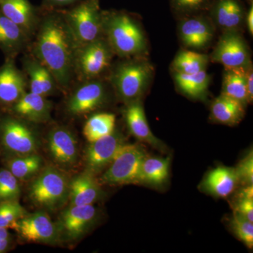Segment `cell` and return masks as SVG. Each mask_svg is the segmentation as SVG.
Segmentation results:
<instances>
[{
    "mask_svg": "<svg viewBox=\"0 0 253 253\" xmlns=\"http://www.w3.org/2000/svg\"><path fill=\"white\" fill-rule=\"evenodd\" d=\"M23 74L11 58L0 68V105L13 106L26 93Z\"/></svg>",
    "mask_w": 253,
    "mask_h": 253,
    "instance_id": "cell-16",
    "label": "cell"
},
{
    "mask_svg": "<svg viewBox=\"0 0 253 253\" xmlns=\"http://www.w3.org/2000/svg\"><path fill=\"white\" fill-rule=\"evenodd\" d=\"M33 53L54 76L57 84L67 87L74 72L78 46L63 15L49 14L39 22Z\"/></svg>",
    "mask_w": 253,
    "mask_h": 253,
    "instance_id": "cell-1",
    "label": "cell"
},
{
    "mask_svg": "<svg viewBox=\"0 0 253 253\" xmlns=\"http://www.w3.org/2000/svg\"><path fill=\"white\" fill-rule=\"evenodd\" d=\"M245 108L239 101L221 94L211 105V116L216 122L234 126L244 118Z\"/></svg>",
    "mask_w": 253,
    "mask_h": 253,
    "instance_id": "cell-25",
    "label": "cell"
},
{
    "mask_svg": "<svg viewBox=\"0 0 253 253\" xmlns=\"http://www.w3.org/2000/svg\"><path fill=\"white\" fill-rule=\"evenodd\" d=\"M210 58L224 68H247L251 66L249 46L238 31L223 32Z\"/></svg>",
    "mask_w": 253,
    "mask_h": 253,
    "instance_id": "cell-9",
    "label": "cell"
},
{
    "mask_svg": "<svg viewBox=\"0 0 253 253\" xmlns=\"http://www.w3.org/2000/svg\"><path fill=\"white\" fill-rule=\"evenodd\" d=\"M174 79L176 87L181 92L196 99L206 97L211 83V76L206 71L195 74L174 73Z\"/></svg>",
    "mask_w": 253,
    "mask_h": 253,
    "instance_id": "cell-27",
    "label": "cell"
},
{
    "mask_svg": "<svg viewBox=\"0 0 253 253\" xmlns=\"http://www.w3.org/2000/svg\"><path fill=\"white\" fill-rule=\"evenodd\" d=\"M21 195L18 179L6 168L0 169V203L17 201Z\"/></svg>",
    "mask_w": 253,
    "mask_h": 253,
    "instance_id": "cell-32",
    "label": "cell"
},
{
    "mask_svg": "<svg viewBox=\"0 0 253 253\" xmlns=\"http://www.w3.org/2000/svg\"><path fill=\"white\" fill-rule=\"evenodd\" d=\"M23 63L30 76L31 92L44 97L54 94L57 83L49 70L37 59H28Z\"/></svg>",
    "mask_w": 253,
    "mask_h": 253,
    "instance_id": "cell-24",
    "label": "cell"
},
{
    "mask_svg": "<svg viewBox=\"0 0 253 253\" xmlns=\"http://www.w3.org/2000/svg\"><path fill=\"white\" fill-rule=\"evenodd\" d=\"M0 141L12 156L34 154L38 149L36 133L18 118H6L0 122Z\"/></svg>",
    "mask_w": 253,
    "mask_h": 253,
    "instance_id": "cell-8",
    "label": "cell"
},
{
    "mask_svg": "<svg viewBox=\"0 0 253 253\" xmlns=\"http://www.w3.org/2000/svg\"><path fill=\"white\" fill-rule=\"evenodd\" d=\"M124 116L128 129L134 137L160 151L166 150L165 144L151 130L141 100L126 104Z\"/></svg>",
    "mask_w": 253,
    "mask_h": 253,
    "instance_id": "cell-17",
    "label": "cell"
},
{
    "mask_svg": "<svg viewBox=\"0 0 253 253\" xmlns=\"http://www.w3.org/2000/svg\"><path fill=\"white\" fill-rule=\"evenodd\" d=\"M230 227L236 237L250 249L253 247V222L234 212L230 221Z\"/></svg>",
    "mask_w": 253,
    "mask_h": 253,
    "instance_id": "cell-34",
    "label": "cell"
},
{
    "mask_svg": "<svg viewBox=\"0 0 253 253\" xmlns=\"http://www.w3.org/2000/svg\"><path fill=\"white\" fill-rule=\"evenodd\" d=\"M9 246V239L0 241V253H4Z\"/></svg>",
    "mask_w": 253,
    "mask_h": 253,
    "instance_id": "cell-41",
    "label": "cell"
},
{
    "mask_svg": "<svg viewBox=\"0 0 253 253\" xmlns=\"http://www.w3.org/2000/svg\"><path fill=\"white\" fill-rule=\"evenodd\" d=\"M125 144L122 134L115 130L109 135L91 141L85 154V163L89 172L96 174L109 166Z\"/></svg>",
    "mask_w": 253,
    "mask_h": 253,
    "instance_id": "cell-11",
    "label": "cell"
},
{
    "mask_svg": "<svg viewBox=\"0 0 253 253\" xmlns=\"http://www.w3.org/2000/svg\"><path fill=\"white\" fill-rule=\"evenodd\" d=\"M239 184L235 168L220 166L208 173L201 188L215 197L226 198L234 192Z\"/></svg>",
    "mask_w": 253,
    "mask_h": 253,
    "instance_id": "cell-21",
    "label": "cell"
},
{
    "mask_svg": "<svg viewBox=\"0 0 253 253\" xmlns=\"http://www.w3.org/2000/svg\"><path fill=\"white\" fill-rule=\"evenodd\" d=\"M103 33L113 52L121 57L144 54L147 49L146 37L140 26L122 12L103 14Z\"/></svg>",
    "mask_w": 253,
    "mask_h": 253,
    "instance_id": "cell-2",
    "label": "cell"
},
{
    "mask_svg": "<svg viewBox=\"0 0 253 253\" xmlns=\"http://www.w3.org/2000/svg\"><path fill=\"white\" fill-rule=\"evenodd\" d=\"M102 195V190L90 172L75 176L69 182L71 206L93 205Z\"/></svg>",
    "mask_w": 253,
    "mask_h": 253,
    "instance_id": "cell-22",
    "label": "cell"
},
{
    "mask_svg": "<svg viewBox=\"0 0 253 253\" xmlns=\"http://www.w3.org/2000/svg\"><path fill=\"white\" fill-rule=\"evenodd\" d=\"M152 65L144 59L124 61L118 65L111 76V84L119 99L130 104L141 100L154 76Z\"/></svg>",
    "mask_w": 253,
    "mask_h": 253,
    "instance_id": "cell-3",
    "label": "cell"
},
{
    "mask_svg": "<svg viewBox=\"0 0 253 253\" xmlns=\"http://www.w3.org/2000/svg\"><path fill=\"white\" fill-rule=\"evenodd\" d=\"M28 40L19 26L0 12V48L9 58L12 59L22 51Z\"/></svg>",
    "mask_w": 253,
    "mask_h": 253,
    "instance_id": "cell-23",
    "label": "cell"
},
{
    "mask_svg": "<svg viewBox=\"0 0 253 253\" xmlns=\"http://www.w3.org/2000/svg\"><path fill=\"white\" fill-rule=\"evenodd\" d=\"M42 163L41 156L34 154L11 156L5 161V166L18 180H28L40 172Z\"/></svg>",
    "mask_w": 253,
    "mask_h": 253,
    "instance_id": "cell-29",
    "label": "cell"
},
{
    "mask_svg": "<svg viewBox=\"0 0 253 253\" xmlns=\"http://www.w3.org/2000/svg\"><path fill=\"white\" fill-rule=\"evenodd\" d=\"M146 156L139 145L125 144L101 176V182L109 185L139 183L141 165Z\"/></svg>",
    "mask_w": 253,
    "mask_h": 253,
    "instance_id": "cell-6",
    "label": "cell"
},
{
    "mask_svg": "<svg viewBox=\"0 0 253 253\" xmlns=\"http://www.w3.org/2000/svg\"><path fill=\"white\" fill-rule=\"evenodd\" d=\"M170 161L169 157L146 156L141 165L139 183L154 186L165 184L169 177Z\"/></svg>",
    "mask_w": 253,
    "mask_h": 253,
    "instance_id": "cell-26",
    "label": "cell"
},
{
    "mask_svg": "<svg viewBox=\"0 0 253 253\" xmlns=\"http://www.w3.org/2000/svg\"><path fill=\"white\" fill-rule=\"evenodd\" d=\"M63 16L78 46L101 38L103 19L99 0H84Z\"/></svg>",
    "mask_w": 253,
    "mask_h": 253,
    "instance_id": "cell-5",
    "label": "cell"
},
{
    "mask_svg": "<svg viewBox=\"0 0 253 253\" xmlns=\"http://www.w3.org/2000/svg\"><path fill=\"white\" fill-rule=\"evenodd\" d=\"M106 99L107 91L104 83L90 80L71 94L66 103V111L71 116H82L99 109Z\"/></svg>",
    "mask_w": 253,
    "mask_h": 253,
    "instance_id": "cell-10",
    "label": "cell"
},
{
    "mask_svg": "<svg viewBox=\"0 0 253 253\" xmlns=\"http://www.w3.org/2000/svg\"><path fill=\"white\" fill-rule=\"evenodd\" d=\"M213 24L223 32L238 31L245 18L244 6L239 0H217L211 10Z\"/></svg>",
    "mask_w": 253,
    "mask_h": 253,
    "instance_id": "cell-20",
    "label": "cell"
},
{
    "mask_svg": "<svg viewBox=\"0 0 253 253\" xmlns=\"http://www.w3.org/2000/svg\"><path fill=\"white\" fill-rule=\"evenodd\" d=\"M246 23H247L248 29L250 34L253 36V5L250 6L247 16H246Z\"/></svg>",
    "mask_w": 253,
    "mask_h": 253,
    "instance_id": "cell-40",
    "label": "cell"
},
{
    "mask_svg": "<svg viewBox=\"0 0 253 253\" xmlns=\"http://www.w3.org/2000/svg\"><path fill=\"white\" fill-rule=\"evenodd\" d=\"M28 196L38 207L59 209L69 199V181L56 168H44L31 183Z\"/></svg>",
    "mask_w": 253,
    "mask_h": 253,
    "instance_id": "cell-4",
    "label": "cell"
},
{
    "mask_svg": "<svg viewBox=\"0 0 253 253\" xmlns=\"http://www.w3.org/2000/svg\"><path fill=\"white\" fill-rule=\"evenodd\" d=\"M209 60L207 54L190 50H181L173 60L172 69L174 73L195 74L206 71Z\"/></svg>",
    "mask_w": 253,
    "mask_h": 253,
    "instance_id": "cell-30",
    "label": "cell"
},
{
    "mask_svg": "<svg viewBox=\"0 0 253 253\" xmlns=\"http://www.w3.org/2000/svg\"><path fill=\"white\" fill-rule=\"evenodd\" d=\"M235 169L239 178V184L243 186L253 185V150L240 161Z\"/></svg>",
    "mask_w": 253,
    "mask_h": 253,
    "instance_id": "cell-35",
    "label": "cell"
},
{
    "mask_svg": "<svg viewBox=\"0 0 253 253\" xmlns=\"http://www.w3.org/2000/svg\"><path fill=\"white\" fill-rule=\"evenodd\" d=\"M0 1H1V0H0Z\"/></svg>",
    "mask_w": 253,
    "mask_h": 253,
    "instance_id": "cell-43",
    "label": "cell"
},
{
    "mask_svg": "<svg viewBox=\"0 0 253 253\" xmlns=\"http://www.w3.org/2000/svg\"><path fill=\"white\" fill-rule=\"evenodd\" d=\"M97 212L93 205L70 206L60 216L59 234L68 239H79L94 224Z\"/></svg>",
    "mask_w": 253,
    "mask_h": 253,
    "instance_id": "cell-13",
    "label": "cell"
},
{
    "mask_svg": "<svg viewBox=\"0 0 253 253\" xmlns=\"http://www.w3.org/2000/svg\"><path fill=\"white\" fill-rule=\"evenodd\" d=\"M181 42L189 49L208 47L214 36L213 23L207 18L194 16L181 21L178 28Z\"/></svg>",
    "mask_w": 253,
    "mask_h": 253,
    "instance_id": "cell-15",
    "label": "cell"
},
{
    "mask_svg": "<svg viewBox=\"0 0 253 253\" xmlns=\"http://www.w3.org/2000/svg\"><path fill=\"white\" fill-rule=\"evenodd\" d=\"M14 230L30 242L51 244L58 239L59 229L45 212H39L23 216L18 219Z\"/></svg>",
    "mask_w": 253,
    "mask_h": 253,
    "instance_id": "cell-12",
    "label": "cell"
},
{
    "mask_svg": "<svg viewBox=\"0 0 253 253\" xmlns=\"http://www.w3.org/2000/svg\"><path fill=\"white\" fill-rule=\"evenodd\" d=\"M173 7L181 13H191L204 9L211 0H170Z\"/></svg>",
    "mask_w": 253,
    "mask_h": 253,
    "instance_id": "cell-36",
    "label": "cell"
},
{
    "mask_svg": "<svg viewBox=\"0 0 253 253\" xmlns=\"http://www.w3.org/2000/svg\"><path fill=\"white\" fill-rule=\"evenodd\" d=\"M246 85H247L248 98L249 103L252 102L253 99V71L252 65L246 71Z\"/></svg>",
    "mask_w": 253,
    "mask_h": 253,
    "instance_id": "cell-38",
    "label": "cell"
},
{
    "mask_svg": "<svg viewBox=\"0 0 253 253\" xmlns=\"http://www.w3.org/2000/svg\"><path fill=\"white\" fill-rule=\"evenodd\" d=\"M26 215V211L17 201L0 203V227L15 229L18 219Z\"/></svg>",
    "mask_w": 253,
    "mask_h": 253,
    "instance_id": "cell-33",
    "label": "cell"
},
{
    "mask_svg": "<svg viewBox=\"0 0 253 253\" xmlns=\"http://www.w3.org/2000/svg\"><path fill=\"white\" fill-rule=\"evenodd\" d=\"M12 109L21 119L32 123H44L50 119L51 104L44 96L31 91L25 93L13 105Z\"/></svg>",
    "mask_w": 253,
    "mask_h": 253,
    "instance_id": "cell-19",
    "label": "cell"
},
{
    "mask_svg": "<svg viewBox=\"0 0 253 253\" xmlns=\"http://www.w3.org/2000/svg\"><path fill=\"white\" fill-rule=\"evenodd\" d=\"M116 116L113 113H101L93 115L86 121L83 134L89 142L109 135L115 130Z\"/></svg>",
    "mask_w": 253,
    "mask_h": 253,
    "instance_id": "cell-31",
    "label": "cell"
},
{
    "mask_svg": "<svg viewBox=\"0 0 253 253\" xmlns=\"http://www.w3.org/2000/svg\"><path fill=\"white\" fill-rule=\"evenodd\" d=\"M113 54L109 42L103 38L78 46L75 56L74 71L83 79L94 80L109 68Z\"/></svg>",
    "mask_w": 253,
    "mask_h": 253,
    "instance_id": "cell-7",
    "label": "cell"
},
{
    "mask_svg": "<svg viewBox=\"0 0 253 253\" xmlns=\"http://www.w3.org/2000/svg\"><path fill=\"white\" fill-rule=\"evenodd\" d=\"M247 68H225L221 93L239 101L245 106L249 104L246 85Z\"/></svg>",
    "mask_w": 253,
    "mask_h": 253,
    "instance_id": "cell-28",
    "label": "cell"
},
{
    "mask_svg": "<svg viewBox=\"0 0 253 253\" xmlns=\"http://www.w3.org/2000/svg\"><path fill=\"white\" fill-rule=\"evenodd\" d=\"M47 147L50 156L59 166L70 168L77 163V139L67 128L56 126L51 129L47 136Z\"/></svg>",
    "mask_w": 253,
    "mask_h": 253,
    "instance_id": "cell-14",
    "label": "cell"
},
{
    "mask_svg": "<svg viewBox=\"0 0 253 253\" xmlns=\"http://www.w3.org/2000/svg\"><path fill=\"white\" fill-rule=\"evenodd\" d=\"M234 212L253 222V199L237 197L234 205Z\"/></svg>",
    "mask_w": 253,
    "mask_h": 253,
    "instance_id": "cell-37",
    "label": "cell"
},
{
    "mask_svg": "<svg viewBox=\"0 0 253 253\" xmlns=\"http://www.w3.org/2000/svg\"><path fill=\"white\" fill-rule=\"evenodd\" d=\"M7 239H9V233L8 231V229L0 227V241Z\"/></svg>",
    "mask_w": 253,
    "mask_h": 253,
    "instance_id": "cell-42",
    "label": "cell"
},
{
    "mask_svg": "<svg viewBox=\"0 0 253 253\" xmlns=\"http://www.w3.org/2000/svg\"><path fill=\"white\" fill-rule=\"evenodd\" d=\"M79 0H44V4L49 7L62 6L66 5L73 4Z\"/></svg>",
    "mask_w": 253,
    "mask_h": 253,
    "instance_id": "cell-39",
    "label": "cell"
},
{
    "mask_svg": "<svg viewBox=\"0 0 253 253\" xmlns=\"http://www.w3.org/2000/svg\"><path fill=\"white\" fill-rule=\"evenodd\" d=\"M0 12L19 26L29 38L38 29L40 21L28 0H1Z\"/></svg>",
    "mask_w": 253,
    "mask_h": 253,
    "instance_id": "cell-18",
    "label": "cell"
}]
</instances>
